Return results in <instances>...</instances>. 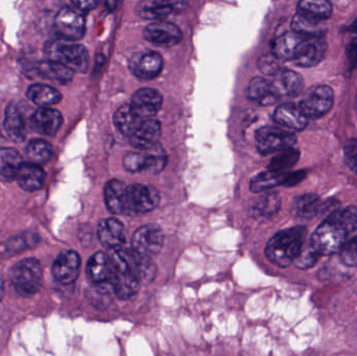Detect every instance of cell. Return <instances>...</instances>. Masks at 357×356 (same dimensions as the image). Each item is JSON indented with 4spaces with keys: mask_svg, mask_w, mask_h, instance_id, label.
<instances>
[{
    "mask_svg": "<svg viewBox=\"0 0 357 356\" xmlns=\"http://www.w3.org/2000/svg\"><path fill=\"white\" fill-rule=\"evenodd\" d=\"M356 229L357 208L347 207L329 215L317 228L310 242L321 256L335 254L342 250L348 235Z\"/></svg>",
    "mask_w": 357,
    "mask_h": 356,
    "instance_id": "1",
    "label": "cell"
},
{
    "mask_svg": "<svg viewBox=\"0 0 357 356\" xmlns=\"http://www.w3.org/2000/svg\"><path fill=\"white\" fill-rule=\"evenodd\" d=\"M305 238L306 228L303 226L283 230L268 240L266 247V257L278 267H289L295 263Z\"/></svg>",
    "mask_w": 357,
    "mask_h": 356,
    "instance_id": "2",
    "label": "cell"
},
{
    "mask_svg": "<svg viewBox=\"0 0 357 356\" xmlns=\"http://www.w3.org/2000/svg\"><path fill=\"white\" fill-rule=\"evenodd\" d=\"M47 60L61 63L75 72H86L89 66V54L81 44L61 39L50 42L45 48Z\"/></svg>",
    "mask_w": 357,
    "mask_h": 356,
    "instance_id": "3",
    "label": "cell"
},
{
    "mask_svg": "<svg viewBox=\"0 0 357 356\" xmlns=\"http://www.w3.org/2000/svg\"><path fill=\"white\" fill-rule=\"evenodd\" d=\"M10 280L17 294L24 298L33 296L41 288V265L35 258L22 259L10 269Z\"/></svg>",
    "mask_w": 357,
    "mask_h": 356,
    "instance_id": "4",
    "label": "cell"
},
{
    "mask_svg": "<svg viewBox=\"0 0 357 356\" xmlns=\"http://www.w3.org/2000/svg\"><path fill=\"white\" fill-rule=\"evenodd\" d=\"M296 142L295 134L281 127H264L256 132V148L264 156L293 148Z\"/></svg>",
    "mask_w": 357,
    "mask_h": 356,
    "instance_id": "5",
    "label": "cell"
},
{
    "mask_svg": "<svg viewBox=\"0 0 357 356\" xmlns=\"http://www.w3.org/2000/svg\"><path fill=\"white\" fill-rule=\"evenodd\" d=\"M167 163V155L159 150V146L140 153H129L123 158V167L130 173H158Z\"/></svg>",
    "mask_w": 357,
    "mask_h": 356,
    "instance_id": "6",
    "label": "cell"
},
{
    "mask_svg": "<svg viewBox=\"0 0 357 356\" xmlns=\"http://www.w3.org/2000/svg\"><path fill=\"white\" fill-rule=\"evenodd\" d=\"M54 26L61 39L77 41L85 35V16L84 13L77 8L64 6L56 15Z\"/></svg>",
    "mask_w": 357,
    "mask_h": 356,
    "instance_id": "7",
    "label": "cell"
},
{
    "mask_svg": "<svg viewBox=\"0 0 357 356\" xmlns=\"http://www.w3.org/2000/svg\"><path fill=\"white\" fill-rule=\"evenodd\" d=\"M333 100L335 94L329 86H314L304 94L299 107L307 118H320L333 108Z\"/></svg>",
    "mask_w": 357,
    "mask_h": 356,
    "instance_id": "8",
    "label": "cell"
},
{
    "mask_svg": "<svg viewBox=\"0 0 357 356\" xmlns=\"http://www.w3.org/2000/svg\"><path fill=\"white\" fill-rule=\"evenodd\" d=\"M160 202L156 188L146 184H132L127 187V215H142L154 210Z\"/></svg>",
    "mask_w": 357,
    "mask_h": 356,
    "instance_id": "9",
    "label": "cell"
},
{
    "mask_svg": "<svg viewBox=\"0 0 357 356\" xmlns=\"http://www.w3.org/2000/svg\"><path fill=\"white\" fill-rule=\"evenodd\" d=\"M165 244V233L156 225H146L136 230L132 238V249L144 256L158 254Z\"/></svg>",
    "mask_w": 357,
    "mask_h": 356,
    "instance_id": "10",
    "label": "cell"
},
{
    "mask_svg": "<svg viewBox=\"0 0 357 356\" xmlns=\"http://www.w3.org/2000/svg\"><path fill=\"white\" fill-rule=\"evenodd\" d=\"M129 68L137 79L151 81L162 71L163 59L160 54L152 50L137 52L130 59Z\"/></svg>",
    "mask_w": 357,
    "mask_h": 356,
    "instance_id": "11",
    "label": "cell"
},
{
    "mask_svg": "<svg viewBox=\"0 0 357 356\" xmlns=\"http://www.w3.org/2000/svg\"><path fill=\"white\" fill-rule=\"evenodd\" d=\"M144 38L158 47H173L180 43L182 31L175 23L156 20L144 29Z\"/></svg>",
    "mask_w": 357,
    "mask_h": 356,
    "instance_id": "12",
    "label": "cell"
},
{
    "mask_svg": "<svg viewBox=\"0 0 357 356\" xmlns=\"http://www.w3.org/2000/svg\"><path fill=\"white\" fill-rule=\"evenodd\" d=\"M189 0H142L137 6V13L144 19L163 20L172 15L183 12Z\"/></svg>",
    "mask_w": 357,
    "mask_h": 356,
    "instance_id": "13",
    "label": "cell"
},
{
    "mask_svg": "<svg viewBox=\"0 0 357 356\" xmlns=\"http://www.w3.org/2000/svg\"><path fill=\"white\" fill-rule=\"evenodd\" d=\"M163 98L158 90L142 88L132 96L130 106L142 118H153L162 107Z\"/></svg>",
    "mask_w": 357,
    "mask_h": 356,
    "instance_id": "14",
    "label": "cell"
},
{
    "mask_svg": "<svg viewBox=\"0 0 357 356\" xmlns=\"http://www.w3.org/2000/svg\"><path fill=\"white\" fill-rule=\"evenodd\" d=\"M160 137V123L153 117L144 119L139 127L128 137V139L137 150H146L159 146Z\"/></svg>",
    "mask_w": 357,
    "mask_h": 356,
    "instance_id": "15",
    "label": "cell"
},
{
    "mask_svg": "<svg viewBox=\"0 0 357 356\" xmlns=\"http://www.w3.org/2000/svg\"><path fill=\"white\" fill-rule=\"evenodd\" d=\"M81 269V257L75 251L61 253L52 265V275L63 284H71L77 279Z\"/></svg>",
    "mask_w": 357,
    "mask_h": 356,
    "instance_id": "16",
    "label": "cell"
},
{
    "mask_svg": "<svg viewBox=\"0 0 357 356\" xmlns=\"http://www.w3.org/2000/svg\"><path fill=\"white\" fill-rule=\"evenodd\" d=\"M62 123V114L50 107H40L31 117V127L42 135H56Z\"/></svg>",
    "mask_w": 357,
    "mask_h": 356,
    "instance_id": "17",
    "label": "cell"
},
{
    "mask_svg": "<svg viewBox=\"0 0 357 356\" xmlns=\"http://www.w3.org/2000/svg\"><path fill=\"white\" fill-rule=\"evenodd\" d=\"M326 50L327 43L323 37H307L294 62L297 66L310 68L323 60Z\"/></svg>",
    "mask_w": 357,
    "mask_h": 356,
    "instance_id": "18",
    "label": "cell"
},
{
    "mask_svg": "<svg viewBox=\"0 0 357 356\" xmlns=\"http://www.w3.org/2000/svg\"><path fill=\"white\" fill-rule=\"evenodd\" d=\"M271 85L278 98H295L303 90L304 79L296 71L282 69L278 75H275L274 81L271 82Z\"/></svg>",
    "mask_w": 357,
    "mask_h": 356,
    "instance_id": "19",
    "label": "cell"
},
{
    "mask_svg": "<svg viewBox=\"0 0 357 356\" xmlns=\"http://www.w3.org/2000/svg\"><path fill=\"white\" fill-rule=\"evenodd\" d=\"M306 38L294 31L283 33L273 42V54L279 60L294 61L297 58Z\"/></svg>",
    "mask_w": 357,
    "mask_h": 356,
    "instance_id": "20",
    "label": "cell"
},
{
    "mask_svg": "<svg viewBox=\"0 0 357 356\" xmlns=\"http://www.w3.org/2000/svg\"><path fill=\"white\" fill-rule=\"evenodd\" d=\"M98 235L107 248H119L126 242L125 226L114 217L102 219L98 224Z\"/></svg>",
    "mask_w": 357,
    "mask_h": 356,
    "instance_id": "21",
    "label": "cell"
},
{
    "mask_svg": "<svg viewBox=\"0 0 357 356\" xmlns=\"http://www.w3.org/2000/svg\"><path fill=\"white\" fill-rule=\"evenodd\" d=\"M274 119L278 125L291 131H302L308 121L301 108L294 104L280 105L275 111Z\"/></svg>",
    "mask_w": 357,
    "mask_h": 356,
    "instance_id": "22",
    "label": "cell"
},
{
    "mask_svg": "<svg viewBox=\"0 0 357 356\" xmlns=\"http://www.w3.org/2000/svg\"><path fill=\"white\" fill-rule=\"evenodd\" d=\"M127 187V184L119 180H111L105 186V203L113 215H128Z\"/></svg>",
    "mask_w": 357,
    "mask_h": 356,
    "instance_id": "23",
    "label": "cell"
},
{
    "mask_svg": "<svg viewBox=\"0 0 357 356\" xmlns=\"http://www.w3.org/2000/svg\"><path fill=\"white\" fill-rule=\"evenodd\" d=\"M87 277L92 284L98 286H110L111 275H112V265L108 255L102 252H98L92 255L88 261Z\"/></svg>",
    "mask_w": 357,
    "mask_h": 356,
    "instance_id": "24",
    "label": "cell"
},
{
    "mask_svg": "<svg viewBox=\"0 0 357 356\" xmlns=\"http://www.w3.org/2000/svg\"><path fill=\"white\" fill-rule=\"evenodd\" d=\"M45 173L37 163H22L16 176L19 186L26 192H36L43 186Z\"/></svg>",
    "mask_w": 357,
    "mask_h": 356,
    "instance_id": "25",
    "label": "cell"
},
{
    "mask_svg": "<svg viewBox=\"0 0 357 356\" xmlns=\"http://www.w3.org/2000/svg\"><path fill=\"white\" fill-rule=\"evenodd\" d=\"M247 96L249 100L258 102L264 106L274 104L279 98L273 90L270 82L261 77L251 79L247 88Z\"/></svg>",
    "mask_w": 357,
    "mask_h": 356,
    "instance_id": "26",
    "label": "cell"
},
{
    "mask_svg": "<svg viewBox=\"0 0 357 356\" xmlns=\"http://www.w3.org/2000/svg\"><path fill=\"white\" fill-rule=\"evenodd\" d=\"M291 31L304 37H323L326 27L322 20L298 12L291 20Z\"/></svg>",
    "mask_w": 357,
    "mask_h": 356,
    "instance_id": "27",
    "label": "cell"
},
{
    "mask_svg": "<svg viewBox=\"0 0 357 356\" xmlns=\"http://www.w3.org/2000/svg\"><path fill=\"white\" fill-rule=\"evenodd\" d=\"M3 129L8 137L13 141L21 142L25 138V125L20 111L15 105L6 108L4 115Z\"/></svg>",
    "mask_w": 357,
    "mask_h": 356,
    "instance_id": "28",
    "label": "cell"
},
{
    "mask_svg": "<svg viewBox=\"0 0 357 356\" xmlns=\"http://www.w3.org/2000/svg\"><path fill=\"white\" fill-rule=\"evenodd\" d=\"M37 71L41 77L63 85L70 83L75 75V71L71 70L68 67L52 60L39 63Z\"/></svg>",
    "mask_w": 357,
    "mask_h": 356,
    "instance_id": "29",
    "label": "cell"
},
{
    "mask_svg": "<svg viewBox=\"0 0 357 356\" xmlns=\"http://www.w3.org/2000/svg\"><path fill=\"white\" fill-rule=\"evenodd\" d=\"M22 158L18 150L12 148L0 150V177L6 181L16 179L17 173L22 164Z\"/></svg>",
    "mask_w": 357,
    "mask_h": 356,
    "instance_id": "30",
    "label": "cell"
},
{
    "mask_svg": "<svg viewBox=\"0 0 357 356\" xmlns=\"http://www.w3.org/2000/svg\"><path fill=\"white\" fill-rule=\"evenodd\" d=\"M144 118L138 116L130 105H123L119 110L115 112L113 121H114L115 127L123 135L129 137L142 123Z\"/></svg>",
    "mask_w": 357,
    "mask_h": 356,
    "instance_id": "31",
    "label": "cell"
},
{
    "mask_svg": "<svg viewBox=\"0 0 357 356\" xmlns=\"http://www.w3.org/2000/svg\"><path fill=\"white\" fill-rule=\"evenodd\" d=\"M27 98L40 107H50L60 102L62 95L52 86L35 84L27 90Z\"/></svg>",
    "mask_w": 357,
    "mask_h": 356,
    "instance_id": "32",
    "label": "cell"
},
{
    "mask_svg": "<svg viewBox=\"0 0 357 356\" xmlns=\"http://www.w3.org/2000/svg\"><path fill=\"white\" fill-rule=\"evenodd\" d=\"M298 12L324 21L333 15V6L329 0H300Z\"/></svg>",
    "mask_w": 357,
    "mask_h": 356,
    "instance_id": "33",
    "label": "cell"
},
{
    "mask_svg": "<svg viewBox=\"0 0 357 356\" xmlns=\"http://www.w3.org/2000/svg\"><path fill=\"white\" fill-rule=\"evenodd\" d=\"M320 198L316 194H304L296 199L293 204V211L296 217L303 219H310L316 217L321 209Z\"/></svg>",
    "mask_w": 357,
    "mask_h": 356,
    "instance_id": "34",
    "label": "cell"
},
{
    "mask_svg": "<svg viewBox=\"0 0 357 356\" xmlns=\"http://www.w3.org/2000/svg\"><path fill=\"white\" fill-rule=\"evenodd\" d=\"M280 196L276 192H271L262 196L252 207V215L258 219H266L276 215L280 209Z\"/></svg>",
    "mask_w": 357,
    "mask_h": 356,
    "instance_id": "35",
    "label": "cell"
},
{
    "mask_svg": "<svg viewBox=\"0 0 357 356\" xmlns=\"http://www.w3.org/2000/svg\"><path fill=\"white\" fill-rule=\"evenodd\" d=\"M284 177V173H278V171L268 169V171L259 173L252 179L250 189L253 192H261L264 190L282 185Z\"/></svg>",
    "mask_w": 357,
    "mask_h": 356,
    "instance_id": "36",
    "label": "cell"
},
{
    "mask_svg": "<svg viewBox=\"0 0 357 356\" xmlns=\"http://www.w3.org/2000/svg\"><path fill=\"white\" fill-rule=\"evenodd\" d=\"M25 155L29 162L37 163V164H44L47 162L52 155V144L50 142L42 139L31 140L27 144Z\"/></svg>",
    "mask_w": 357,
    "mask_h": 356,
    "instance_id": "37",
    "label": "cell"
},
{
    "mask_svg": "<svg viewBox=\"0 0 357 356\" xmlns=\"http://www.w3.org/2000/svg\"><path fill=\"white\" fill-rule=\"evenodd\" d=\"M299 157V150H295V148H289L281 150L280 154L274 157L273 160L271 161L268 169L278 171V173H285V171L291 169L298 162Z\"/></svg>",
    "mask_w": 357,
    "mask_h": 356,
    "instance_id": "38",
    "label": "cell"
},
{
    "mask_svg": "<svg viewBox=\"0 0 357 356\" xmlns=\"http://www.w3.org/2000/svg\"><path fill=\"white\" fill-rule=\"evenodd\" d=\"M40 238L35 233H24L13 238L6 245V251L10 253H19L26 249L33 248L39 244Z\"/></svg>",
    "mask_w": 357,
    "mask_h": 356,
    "instance_id": "39",
    "label": "cell"
},
{
    "mask_svg": "<svg viewBox=\"0 0 357 356\" xmlns=\"http://www.w3.org/2000/svg\"><path fill=\"white\" fill-rule=\"evenodd\" d=\"M321 255L317 252L316 249L310 242H304L299 255L296 258L295 263L300 269H308L314 267V263L319 261Z\"/></svg>",
    "mask_w": 357,
    "mask_h": 356,
    "instance_id": "40",
    "label": "cell"
},
{
    "mask_svg": "<svg viewBox=\"0 0 357 356\" xmlns=\"http://www.w3.org/2000/svg\"><path fill=\"white\" fill-rule=\"evenodd\" d=\"M280 61L274 54H264L258 60V68L264 75L275 77L282 70Z\"/></svg>",
    "mask_w": 357,
    "mask_h": 356,
    "instance_id": "41",
    "label": "cell"
},
{
    "mask_svg": "<svg viewBox=\"0 0 357 356\" xmlns=\"http://www.w3.org/2000/svg\"><path fill=\"white\" fill-rule=\"evenodd\" d=\"M341 252V259L346 265L354 267L357 265V236L345 242Z\"/></svg>",
    "mask_w": 357,
    "mask_h": 356,
    "instance_id": "42",
    "label": "cell"
},
{
    "mask_svg": "<svg viewBox=\"0 0 357 356\" xmlns=\"http://www.w3.org/2000/svg\"><path fill=\"white\" fill-rule=\"evenodd\" d=\"M344 157L348 167L357 173V139H350L344 146Z\"/></svg>",
    "mask_w": 357,
    "mask_h": 356,
    "instance_id": "43",
    "label": "cell"
},
{
    "mask_svg": "<svg viewBox=\"0 0 357 356\" xmlns=\"http://www.w3.org/2000/svg\"><path fill=\"white\" fill-rule=\"evenodd\" d=\"M346 56H347L348 63L351 68L357 66V35L348 44L347 48H346Z\"/></svg>",
    "mask_w": 357,
    "mask_h": 356,
    "instance_id": "44",
    "label": "cell"
},
{
    "mask_svg": "<svg viewBox=\"0 0 357 356\" xmlns=\"http://www.w3.org/2000/svg\"><path fill=\"white\" fill-rule=\"evenodd\" d=\"M73 6L81 12H89L100 4V0H73Z\"/></svg>",
    "mask_w": 357,
    "mask_h": 356,
    "instance_id": "45",
    "label": "cell"
},
{
    "mask_svg": "<svg viewBox=\"0 0 357 356\" xmlns=\"http://www.w3.org/2000/svg\"><path fill=\"white\" fill-rule=\"evenodd\" d=\"M305 177V173L304 171H296L293 173H285L284 181H283L282 185L285 186H294L296 184L301 182V180Z\"/></svg>",
    "mask_w": 357,
    "mask_h": 356,
    "instance_id": "46",
    "label": "cell"
},
{
    "mask_svg": "<svg viewBox=\"0 0 357 356\" xmlns=\"http://www.w3.org/2000/svg\"><path fill=\"white\" fill-rule=\"evenodd\" d=\"M4 296V281L2 276L0 275V302H1L2 298Z\"/></svg>",
    "mask_w": 357,
    "mask_h": 356,
    "instance_id": "47",
    "label": "cell"
},
{
    "mask_svg": "<svg viewBox=\"0 0 357 356\" xmlns=\"http://www.w3.org/2000/svg\"><path fill=\"white\" fill-rule=\"evenodd\" d=\"M117 0H107V6H108L109 10H114V8H116Z\"/></svg>",
    "mask_w": 357,
    "mask_h": 356,
    "instance_id": "48",
    "label": "cell"
},
{
    "mask_svg": "<svg viewBox=\"0 0 357 356\" xmlns=\"http://www.w3.org/2000/svg\"><path fill=\"white\" fill-rule=\"evenodd\" d=\"M349 31L351 33H356L357 35V19L352 22V24L349 26Z\"/></svg>",
    "mask_w": 357,
    "mask_h": 356,
    "instance_id": "49",
    "label": "cell"
}]
</instances>
